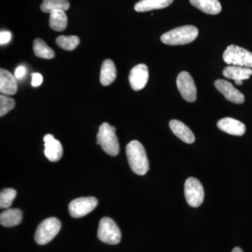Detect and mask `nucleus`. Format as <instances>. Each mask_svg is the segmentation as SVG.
<instances>
[{
  "label": "nucleus",
  "instance_id": "obj_1",
  "mask_svg": "<svg viewBox=\"0 0 252 252\" xmlns=\"http://www.w3.org/2000/svg\"><path fill=\"white\" fill-rule=\"evenodd\" d=\"M126 156L131 170L138 175H144L149 170V160L142 144L137 140L131 141L126 146Z\"/></svg>",
  "mask_w": 252,
  "mask_h": 252
},
{
  "label": "nucleus",
  "instance_id": "obj_2",
  "mask_svg": "<svg viewBox=\"0 0 252 252\" xmlns=\"http://www.w3.org/2000/svg\"><path fill=\"white\" fill-rule=\"evenodd\" d=\"M198 35V28L193 26H185L164 33L160 39L167 45H184L191 43Z\"/></svg>",
  "mask_w": 252,
  "mask_h": 252
},
{
  "label": "nucleus",
  "instance_id": "obj_3",
  "mask_svg": "<svg viewBox=\"0 0 252 252\" xmlns=\"http://www.w3.org/2000/svg\"><path fill=\"white\" fill-rule=\"evenodd\" d=\"M96 144L100 145L104 152L109 156H117L119 153V144L116 135V127L103 123L99 126Z\"/></svg>",
  "mask_w": 252,
  "mask_h": 252
},
{
  "label": "nucleus",
  "instance_id": "obj_4",
  "mask_svg": "<svg viewBox=\"0 0 252 252\" xmlns=\"http://www.w3.org/2000/svg\"><path fill=\"white\" fill-rule=\"evenodd\" d=\"M61 228V221L56 217H50L42 220L38 225L34 235L36 243L39 245L50 243L59 233Z\"/></svg>",
  "mask_w": 252,
  "mask_h": 252
},
{
  "label": "nucleus",
  "instance_id": "obj_5",
  "mask_svg": "<svg viewBox=\"0 0 252 252\" xmlns=\"http://www.w3.org/2000/svg\"><path fill=\"white\" fill-rule=\"evenodd\" d=\"M225 63L230 65L252 68V53L236 45L227 47L223 55Z\"/></svg>",
  "mask_w": 252,
  "mask_h": 252
},
{
  "label": "nucleus",
  "instance_id": "obj_6",
  "mask_svg": "<svg viewBox=\"0 0 252 252\" xmlns=\"http://www.w3.org/2000/svg\"><path fill=\"white\" fill-rule=\"evenodd\" d=\"M97 238L102 243L117 245L122 240V233L112 219L104 217L99 221Z\"/></svg>",
  "mask_w": 252,
  "mask_h": 252
},
{
  "label": "nucleus",
  "instance_id": "obj_7",
  "mask_svg": "<svg viewBox=\"0 0 252 252\" xmlns=\"http://www.w3.org/2000/svg\"><path fill=\"white\" fill-rule=\"evenodd\" d=\"M185 198L190 207H198L201 205L205 196L203 185L194 177H189L185 182Z\"/></svg>",
  "mask_w": 252,
  "mask_h": 252
},
{
  "label": "nucleus",
  "instance_id": "obj_8",
  "mask_svg": "<svg viewBox=\"0 0 252 252\" xmlns=\"http://www.w3.org/2000/svg\"><path fill=\"white\" fill-rule=\"evenodd\" d=\"M98 201L94 197H82L73 200L69 205V215L73 218H81L97 207Z\"/></svg>",
  "mask_w": 252,
  "mask_h": 252
},
{
  "label": "nucleus",
  "instance_id": "obj_9",
  "mask_svg": "<svg viewBox=\"0 0 252 252\" xmlns=\"http://www.w3.org/2000/svg\"><path fill=\"white\" fill-rule=\"evenodd\" d=\"M177 86L181 95L189 102H193L196 100L197 89L193 78L189 72H180L177 78Z\"/></svg>",
  "mask_w": 252,
  "mask_h": 252
},
{
  "label": "nucleus",
  "instance_id": "obj_10",
  "mask_svg": "<svg viewBox=\"0 0 252 252\" xmlns=\"http://www.w3.org/2000/svg\"><path fill=\"white\" fill-rule=\"evenodd\" d=\"M215 86L229 102L235 104H242L245 102L244 94L235 89L231 83L223 79H218L215 81Z\"/></svg>",
  "mask_w": 252,
  "mask_h": 252
},
{
  "label": "nucleus",
  "instance_id": "obj_11",
  "mask_svg": "<svg viewBox=\"0 0 252 252\" xmlns=\"http://www.w3.org/2000/svg\"><path fill=\"white\" fill-rule=\"evenodd\" d=\"M149 80L148 67L144 64H139L131 69L129 82L131 88L137 91L143 89Z\"/></svg>",
  "mask_w": 252,
  "mask_h": 252
},
{
  "label": "nucleus",
  "instance_id": "obj_12",
  "mask_svg": "<svg viewBox=\"0 0 252 252\" xmlns=\"http://www.w3.org/2000/svg\"><path fill=\"white\" fill-rule=\"evenodd\" d=\"M44 155L51 162L59 161L62 157L63 149L62 144L55 139L54 135L47 134L44 137Z\"/></svg>",
  "mask_w": 252,
  "mask_h": 252
},
{
  "label": "nucleus",
  "instance_id": "obj_13",
  "mask_svg": "<svg viewBox=\"0 0 252 252\" xmlns=\"http://www.w3.org/2000/svg\"><path fill=\"white\" fill-rule=\"evenodd\" d=\"M217 127L220 130L232 135L242 136L246 132L245 124L233 118L226 117L220 119L217 123Z\"/></svg>",
  "mask_w": 252,
  "mask_h": 252
},
{
  "label": "nucleus",
  "instance_id": "obj_14",
  "mask_svg": "<svg viewBox=\"0 0 252 252\" xmlns=\"http://www.w3.org/2000/svg\"><path fill=\"white\" fill-rule=\"evenodd\" d=\"M169 125L172 132L185 143L192 144L195 142L193 132L184 123L178 120H172Z\"/></svg>",
  "mask_w": 252,
  "mask_h": 252
},
{
  "label": "nucleus",
  "instance_id": "obj_15",
  "mask_svg": "<svg viewBox=\"0 0 252 252\" xmlns=\"http://www.w3.org/2000/svg\"><path fill=\"white\" fill-rule=\"evenodd\" d=\"M17 84L14 76L4 69H0V92L11 95L17 92Z\"/></svg>",
  "mask_w": 252,
  "mask_h": 252
},
{
  "label": "nucleus",
  "instance_id": "obj_16",
  "mask_svg": "<svg viewBox=\"0 0 252 252\" xmlns=\"http://www.w3.org/2000/svg\"><path fill=\"white\" fill-rule=\"evenodd\" d=\"M252 74L251 68L230 65L223 69V75L228 79L244 81L250 79Z\"/></svg>",
  "mask_w": 252,
  "mask_h": 252
},
{
  "label": "nucleus",
  "instance_id": "obj_17",
  "mask_svg": "<svg viewBox=\"0 0 252 252\" xmlns=\"http://www.w3.org/2000/svg\"><path fill=\"white\" fill-rule=\"evenodd\" d=\"M23 214L19 209H7L0 215V223L4 227L16 226L21 223Z\"/></svg>",
  "mask_w": 252,
  "mask_h": 252
},
{
  "label": "nucleus",
  "instance_id": "obj_18",
  "mask_svg": "<svg viewBox=\"0 0 252 252\" xmlns=\"http://www.w3.org/2000/svg\"><path fill=\"white\" fill-rule=\"evenodd\" d=\"M190 4L207 14L217 15L221 11L219 0H189Z\"/></svg>",
  "mask_w": 252,
  "mask_h": 252
},
{
  "label": "nucleus",
  "instance_id": "obj_19",
  "mask_svg": "<svg viewBox=\"0 0 252 252\" xmlns=\"http://www.w3.org/2000/svg\"><path fill=\"white\" fill-rule=\"evenodd\" d=\"M117 77L115 64L111 60H105L101 67L99 81L103 86H109L114 82Z\"/></svg>",
  "mask_w": 252,
  "mask_h": 252
},
{
  "label": "nucleus",
  "instance_id": "obj_20",
  "mask_svg": "<svg viewBox=\"0 0 252 252\" xmlns=\"http://www.w3.org/2000/svg\"><path fill=\"white\" fill-rule=\"evenodd\" d=\"M174 0H141L135 5L137 12H146L152 10L163 9L173 2Z\"/></svg>",
  "mask_w": 252,
  "mask_h": 252
},
{
  "label": "nucleus",
  "instance_id": "obj_21",
  "mask_svg": "<svg viewBox=\"0 0 252 252\" xmlns=\"http://www.w3.org/2000/svg\"><path fill=\"white\" fill-rule=\"evenodd\" d=\"M49 26L55 31H64L67 26V17L64 11H55L50 14Z\"/></svg>",
  "mask_w": 252,
  "mask_h": 252
},
{
  "label": "nucleus",
  "instance_id": "obj_22",
  "mask_svg": "<svg viewBox=\"0 0 252 252\" xmlns=\"http://www.w3.org/2000/svg\"><path fill=\"white\" fill-rule=\"evenodd\" d=\"M69 6L68 0H44L40 9L43 12L51 14L55 11H67Z\"/></svg>",
  "mask_w": 252,
  "mask_h": 252
},
{
  "label": "nucleus",
  "instance_id": "obj_23",
  "mask_svg": "<svg viewBox=\"0 0 252 252\" xmlns=\"http://www.w3.org/2000/svg\"><path fill=\"white\" fill-rule=\"evenodd\" d=\"M33 51L36 57L52 59L55 56L54 50L51 49L42 39H36L33 43Z\"/></svg>",
  "mask_w": 252,
  "mask_h": 252
},
{
  "label": "nucleus",
  "instance_id": "obj_24",
  "mask_svg": "<svg viewBox=\"0 0 252 252\" xmlns=\"http://www.w3.org/2000/svg\"><path fill=\"white\" fill-rule=\"evenodd\" d=\"M56 42L63 50L73 51L79 45L80 39L77 36L61 35L56 39Z\"/></svg>",
  "mask_w": 252,
  "mask_h": 252
},
{
  "label": "nucleus",
  "instance_id": "obj_25",
  "mask_svg": "<svg viewBox=\"0 0 252 252\" xmlns=\"http://www.w3.org/2000/svg\"><path fill=\"white\" fill-rule=\"evenodd\" d=\"M16 196V191L13 189H4L0 193V208L6 209L11 207Z\"/></svg>",
  "mask_w": 252,
  "mask_h": 252
},
{
  "label": "nucleus",
  "instance_id": "obj_26",
  "mask_svg": "<svg viewBox=\"0 0 252 252\" xmlns=\"http://www.w3.org/2000/svg\"><path fill=\"white\" fill-rule=\"evenodd\" d=\"M15 107V101L14 99L1 94L0 95V117L6 115L10 111L12 110Z\"/></svg>",
  "mask_w": 252,
  "mask_h": 252
},
{
  "label": "nucleus",
  "instance_id": "obj_27",
  "mask_svg": "<svg viewBox=\"0 0 252 252\" xmlns=\"http://www.w3.org/2000/svg\"><path fill=\"white\" fill-rule=\"evenodd\" d=\"M43 82V77L39 73L35 72L32 74L31 84L33 87H37L40 86Z\"/></svg>",
  "mask_w": 252,
  "mask_h": 252
},
{
  "label": "nucleus",
  "instance_id": "obj_28",
  "mask_svg": "<svg viewBox=\"0 0 252 252\" xmlns=\"http://www.w3.org/2000/svg\"><path fill=\"white\" fill-rule=\"evenodd\" d=\"M10 39H11V34L9 32H1L0 33V44L1 45L9 42Z\"/></svg>",
  "mask_w": 252,
  "mask_h": 252
},
{
  "label": "nucleus",
  "instance_id": "obj_29",
  "mask_svg": "<svg viewBox=\"0 0 252 252\" xmlns=\"http://www.w3.org/2000/svg\"><path fill=\"white\" fill-rule=\"evenodd\" d=\"M26 72V67H23V66H19V67L16 68V71H15V77L17 79H21V78L24 77Z\"/></svg>",
  "mask_w": 252,
  "mask_h": 252
},
{
  "label": "nucleus",
  "instance_id": "obj_30",
  "mask_svg": "<svg viewBox=\"0 0 252 252\" xmlns=\"http://www.w3.org/2000/svg\"><path fill=\"white\" fill-rule=\"evenodd\" d=\"M232 252H243V251L240 248H235Z\"/></svg>",
  "mask_w": 252,
  "mask_h": 252
},
{
  "label": "nucleus",
  "instance_id": "obj_31",
  "mask_svg": "<svg viewBox=\"0 0 252 252\" xmlns=\"http://www.w3.org/2000/svg\"><path fill=\"white\" fill-rule=\"evenodd\" d=\"M235 83L238 86L243 85V81H235Z\"/></svg>",
  "mask_w": 252,
  "mask_h": 252
}]
</instances>
